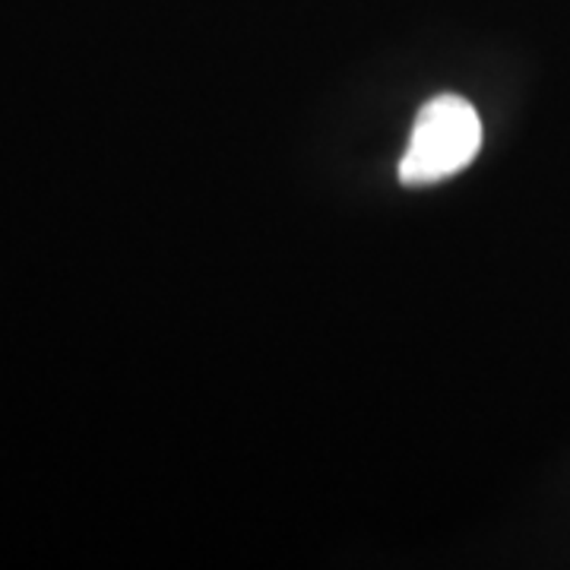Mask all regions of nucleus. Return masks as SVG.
<instances>
[{"mask_svg": "<svg viewBox=\"0 0 570 570\" xmlns=\"http://www.w3.org/2000/svg\"><path fill=\"white\" fill-rule=\"evenodd\" d=\"M482 146L479 111L460 96H438L422 105L412 124L406 153L400 159V181L409 187L438 184L463 171Z\"/></svg>", "mask_w": 570, "mask_h": 570, "instance_id": "1", "label": "nucleus"}]
</instances>
